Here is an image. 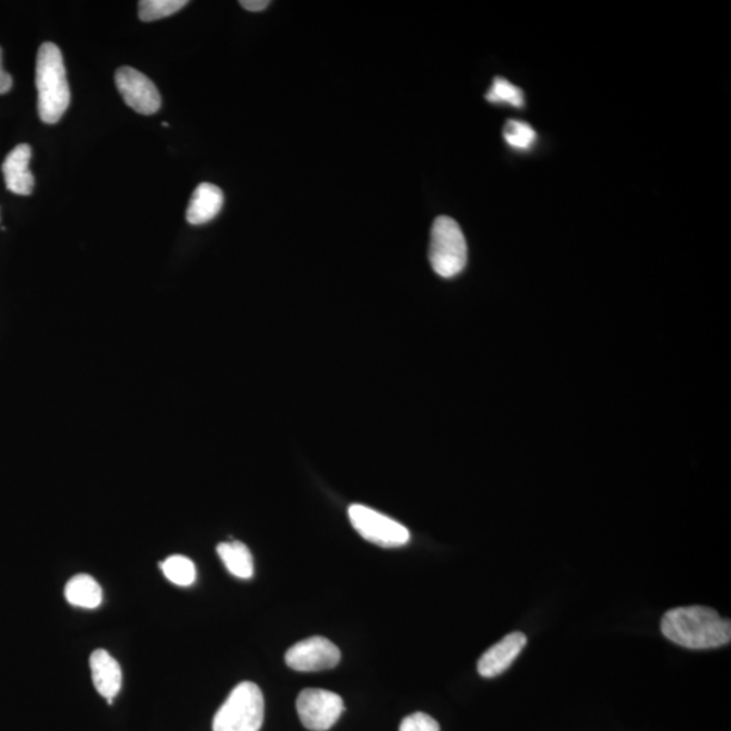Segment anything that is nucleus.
<instances>
[{
    "label": "nucleus",
    "mask_w": 731,
    "mask_h": 731,
    "mask_svg": "<svg viewBox=\"0 0 731 731\" xmlns=\"http://www.w3.org/2000/svg\"><path fill=\"white\" fill-rule=\"evenodd\" d=\"M504 139L508 144L518 148V150H528V148L534 144L537 133L529 123L511 120L507 122Z\"/></svg>",
    "instance_id": "a211bd4d"
},
{
    "label": "nucleus",
    "mask_w": 731,
    "mask_h": 731,
    "mask_svg": "<svg viewBox=\"0 0 731 731\" xmlns=\"http://www.w3.org/2000/svg\"><path fill=\"white\" fill-rule=\"evenodd\" d=\"M32 148L20 144L6 157L2 164L6 186L17 196H30L34 189V177L29 169Z\"/></svg>",
    "instance_id": "9d476101"
},
{
    "label": "nucleus",
    "mask_w": 731,
    "mask_h": 731,
    "mask_svg": "<svg viewBox=\"0 0 731 731\" xmlns=\"http://www.w3.org/2000/svg\"><path fill=\"white\" fill-rule=\"evenodd\" d=\"M528 645V637L523 633L508 634L482 654L477 669L482 678L492 679L507 671L512 662L522 653Z\"/></svg>",
    "instance_id": "1a4fd4ad"
},
{
    "label": "nucleus",
    "mask_w": 731,
    "mask_h": 731,
    "mask_svg": "<svg viewBox=\"0 0 731 731\" xmlns=\"http://www.w3.org/2000/svg\"><path fill=\"white\" fill-rule=\"evenodd\" d=\"M224 207V194L219 186L201 183L189 202L186 219L191 226H202L216 219Z\"/></svg>",
    "instance_id": "f8f14e48"
},
{
    "label": "nucleus",
    "mask_w": 731,
    "mask_h": 731,
    "mask_svg": "<svg viewBox=\"0 0 731 731\" xmlns=\"http://www.w3.org/2000/svg\"><path fill=\"white\" fill-rule=\"evenodd\" d=\"M263 721V693L256 683L243 681L216 712L213 731H259Z\"/></svg>",
    "instance_id": "7ed1b4c3"
},
{
    "label": "nucleus",
    "mask_w": 731,
    "mask_h": 731,
    "mask_svg": "<svg viewBox=\"0 0 731 731\" xmlns=\"http://www.w3.org/2000/svg\"><path fill=\"white\" fill-rule=\"evenodd\" d=\"M92 681L99 695L109 703L119 695L122 687V671L119 662L104 649H98L90 657Z\"/></svg>",
    "instance_id": "9b49d317"
},
{
    "label": "nucleus",
    "mask_w": 731,
    "mask_h": 731,
    "mask_svg": "<svg viewBox=\"0 0 731 731\" xmlns=\"http://www.w3.org/2000/svg\"><path fill=\"white\" fill-rule=\"evenodd\" d=\"M430 263L439 277L452 278L468 263V244L463 232L451 217L441 216L433 221L430 241Z\"/></svg>",
    "instance_id": "20e7f679"
},
{
    "label": "nucleus",
    "mask_w": 731,
    "mask_h": 731,
    "mask_svg": "<svg viewBox=\"0 0 731 731\" xmlns=\"http://www.w3.org/2000/svg\"><path fill=\"white\" fill-rule=\"evenodd\" d=\"M116 86L128 107L140 114L152 116L162 107L157 86L132 67H121L117 70Z\"/></svg>",
    "instance_id": "0eeeda50"
},
{
    "label": "nucleus",
    "mask_w": 731,
    "mask_h": 731,
    "mask_svg": "<svg viewBox=\"0 0 731 731\" xmlns=\"http://www.w3.org/2000/svg\"><path fill=\"white\" fill-rule=\"evenodd\" d=\"M349 518L358 534L378 547L401 548L411 539L405 525L369 507L352 504L349 508Z\"/></svg>",
    "instance_id": "39448f33"
},
{
    "label": "nucleus",
    "mask_w": 731,
    "mask_h": 731,
    "mask_svg": "<svg viewBox=\"0 0 731 731\" xmlns=\"http://www.w3.org/2000/svg\"><path fill=\"white\" fill-rule=\"evenodd\" d=\"M400 731H441V727L429 714L414 712L402 720Z\"/></svg>",
    "instance_id": "6ab92c4d"
},
{
    "label": "nucleus",
    "mask_w": 731,
    "mask_h": 731,
    "mask_svg": "<svg viewBox=\"0 0 731 731\" xmlns=\"http://www.w3.org/2000/svg\"><path fill=\"white\" fill-rule=\"evenodd\" d=\"M64 593L67 602L80 609H97L103 600L101 585L94 578L83 573L67 582Z\"/></svg>",
    "instance_id": "ddd939ff"
},
{
    "label": "nucleus",
    "mask_w": 731,
    "mask_h": 731,
    "mask_svg": "<svg viewBox=\"0 0 731 731\" xmlns=\"http://www.w3.org/2000/svg\"><path fill=\"white\" fill-rule=\"evenodd\" d=\"M219 554L229 573L234 578L248 580L253 575V559L250 549L239 541L222 542L217 547Z\"/></svg>",
    "instance_id": "4468645a"
},
{
    "label": "nucleus",
    "mask_w": 731,
    "mask_h": 731,
    "mask_svg": "<svg viewBox=\"0 0 731 731\" xmlns=\"http://www.w3.org/2000/svg\"><path fill=\"white\" fill-rule=\"evenodd\" d=\"M36 87L40 119L53 126L61 120L71 102L63 54L53 42H43L37 53Z\"/></svg>",
    "instance_id": "f03ea898"
},
{
    "label": "nucleus",
    "mask_w": 731,
    "mask_h": 731,
    "mask_svg": "<svg viewBox=\"0 0 731 731\" xmlns=\"http://www.w3.org/2000/svg\"><path fill=\"white\" fill-rule=\"evenodd\" d=\"M12 89V78L9 72L3 70V51L0 48V96L8 94Z\"/></svg>",
    "instance_id": "aec40b11"
},
{
    "label": "nucleus",
    "mask_w": 731,
    "mask_h": 731,
    "mask_svg": "<svg viewBox=\"0 0 731 731\" xmlns=\"http://www.w3.org/2000/svg\"><path fill=\"white\" fill-rule=\"evenodd\" d=\"M188 3L186 0H141L139 18L142 22L163 20V18L182 10Z\"/></svg>",
    "instance_id": "dca6fc26"
},
{
    "label": "nucleus",
    "mask_w": 731,
    "mask_h": 731,
    "mask_svg": "<svg viewBox=\"0 0 731 731\" xmlns=\"http://www.w3.org/2000/svg\"><path fill=\"white\" fill-rule=\"evenodd\" d=\"M340 650L324 637H311L291 647L284 660L297 672H320L339 664Z\"/></svg>",
    "instance_id": "6e6552de"
},
{
    "label": "nucleus",
    "mask_w": 731,
    "mask_h": 731,
    "mask_svg": "<svg viewBox=\"0 0 731 731\" xmlns=\"http://www.w3.org/2000/svg\"><path fill=\"white\" fill-rule=\"evenodd\" d=\"M240 4L248 11L258 12L268 9L270 2L269 0H241Z\"/></svg>",
    "instance_id": "412c9836"
},
{
    "label": "nucleus",
    "mask_w": 731,
    "mask_h": 731,
    "mask_svg": "<svg viewBox=\"0 0 731 731\" xmlns=\"http://www.w3.org/2000/svg\"><path fill=\"white\" fill-rule=\"evenodd\" d=\"M661 631L669 641L687 649H715L731 641L729 619L703 605L679 607L668 611Z\"/></svg>",
    "instance_id": "f257e3e1"
},
{
    "label": "nucleus",
    "mask_w": 731,
    "mask_h": 731,
    "mask_svg": "<svg viewBox=\"0 0 731 731\" xmlns=\"http://www.w3.org/2000/svg\"><path fill=\"white\" fill-rule=\"evenodd\" d=\"M343 711V699L331 691L308 689L297 698V712L308 730H330L342 717Z\"/></svg>",
    "instance_id": "423d86ee"
},
{
    "label": "nucleus",
    "mask_w": 731,
    "mask_h": 731,
    "mask_svg": "<svg viewBox=\"0 0 731 731\" xmlns=\"http://www.w3.org/2000/svg\"><path fill=\"white\" fill-rule=\"evenodd\" d=\"M163 573L172 584L179 587H189L193 584L197 578L194 562L184 555H171L162 562Z\"/></svg>",
    "instance_id": "2eb2a0df"
},
{
    "label": "nucleus",
    "mask_w": 731,
    "mask_h": 731,
    "mask_svg": "<svg viewBox=\"0 0 731 731\" xmlns=\"http://www.w3.org/2000/svg\"><path fill=\"white\" fill-rule=\"evenodd\" d=\"M487 99L492 103L505 102L515 108H522L524 103L523 91L503 78L494 79L491 90L488 91Z\"/></svg>",
    "instance_id": "f3484780"
}]
</instances>
